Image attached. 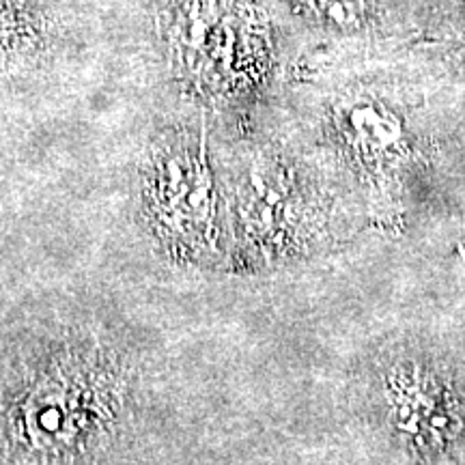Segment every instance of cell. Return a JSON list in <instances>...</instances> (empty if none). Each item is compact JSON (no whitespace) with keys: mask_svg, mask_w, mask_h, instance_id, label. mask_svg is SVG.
Listing matches in <instances>:
<instances>
[{"mask_svg":"<svg viewBox=\"0 0 465 465\" xmlns=\"http://www.w3.org/2000/svg\"><path fill=\"white\" fill-rule=\"evenodd\" d=\"M147 216L174 254H199L213 240V185L205 147L185 138L162 144L147 174Z\"/></svg>","mask_w":465,"mask_h":465,"instance_id":"6da1fadb","label":"cell"},{"mask_svg":"<svg viewBox=\"0 0 465 465\" xmlns=\"http://www.w3.org/2000/svg\"><path fill=\"white\" fill-rule=\"evenodd\" d=\"M391 399L401 427L410 431L440 433L452 427L449 394L427 371L411 369L394 373L391 380Z\"/></svg>","mask_w":465,"mask_h":465,"instance_id":"7a4b0ae2","label":"cell"},{"mask_svg":"<svg viewBox=\"0 0 465 465\" xmlns=\"http://www.w3.org/2000/svg\"><path fill=\"white\" fill-rule=\"evenodd\" d=\"M345 134L360 153L366 158L392 155L403 141V127L391 110L371 100H358L347 108Z\"/></svg>","mask_w":465,"mask_h":465,"instance_id":"3957f363","label":"cell"},{"mask_svg":"<svg viewBox=\"0 0 465 465\" xmlns=\"http://www.w3.org/2000/svg\"><path fill=\"white\" fill-rule=\"evenodd\" d=\"M306 3L312 14L339 28L362 25L366 15V0H306Z\"/></svg>","mask_w":465,"mask_h":465,"instance_id":"277c9868","label":"cell"}]
</instances>
